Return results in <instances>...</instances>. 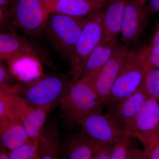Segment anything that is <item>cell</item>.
<instances>
[{
	"label": "cell",
	"mask_w": 159,
	"mask_h": 159,
	"mask_svg": "<svg viewBox=\"0 0 159 159\" xmlns=\"http://www.w3.org/2000/svg\"><path fill=\"white\" fill-rule=\"evenodd\" d=\"M87 18H74L55 13L49 14L43 31L63 60L70 61Z\"/></svg>",
	"instance_id": "6da1fadb"
},
{
	"label": "cell",
	"mask_w": 159,
	"mask_h": 159,
	"mask_svg": "<svg viewBox=\"0 0 159 159\" xmlns=\"http://www.w3.org/2000/svg\"><path fill=\"white\" fill-rule=\"evenodd\" d=\"M59 103L66 120L78 124L89 115L102 111L104 106L88 83L80 80L70 84Z\"/></svg>",
	"instance_id": "7a4b0ae2"
},
{
	"label": "cell",
	"mask_w": 159,
	"mask_h": 159,
	"mask_svg": "<svg viewBox=\"0 0 159 159\" xmlns=\"http://www.w3.org/2000/svg\"><path fill=\"white\" fill-rule=\"evenodd\" d=\"M148 68L141 50L129 51L111 90L107 104L116 105L143 88Z\"/></svg>",
	"instance_id": "3957f363"
},
{
	"label": "cell",
	"mask_w": 159,
	"mask_h": 159,
	"mask_svg": "<svg viewBox=\"0 0 159 159\" xmlns=\"http://www.w3.org/2000/svg\"><path fill=\"white\" fill-rule=\"evenodd\" d=\"M70 84L65 77L42 74L30 82L18 85L17 95L37 106L52 105L60 102Z\"/></svg>",
	"instance_id": "277c9868"
},
{
	"label": "cell",
	"mask_w": 159,
	"mask_h": 159,
	"mask_svg": "<svg viewBox=\"0 0 159 159\" xmlns=\"http://www.w3.org/2000/svg\"><path fill=\"white\" fill-rule=\"evenodd\" d=\"M102 9L94 11L87 18L70 61L71 79L80 70L94 49L105 42Z\"/></svg>",
	"instance_id": "5b68a950"
},
{
	"label": "cell",
	"mask_w": 159,
	"mask_h": 159,
	"mask_svg": "<svg viewBox=\"0 0 159 159\" xmlns=\"http://www.w3.org/2000/svg\"><path fill=\"white\" fill-rule=\"evenodd\" d=\"M82 131L99 145H112L130 138L122 124L110 114L97 112L85 117L79 122Z\"/></svg>",
	"instance_id": "8992f818"
},
{
	"label": "cell",
	"mask_w": 159,
	"mask_h": 159,
	"mask_svg": "<svg viewBox=\"0 0 159 159\" xmlns=\"http://www.w3.org/2000/svg\"><path fill=\"white\" fill-rule=\"evenodd\" d=\"M10 13L15 27L36 38L43 31L50 12L41 0H13Z\"/></svg>",
	"instance_id": "52a82bcc"
},
{
	"label": "cell",
	"mask_w": 159,
	"mask_h": 159,
	"mask_svg": "<svg viewBox=\"0 0 159 159\" xmlns=\"http://www.w3.org/2000/svg\"><path fill=\"white\" fill-rule=\"evenodd\" d=\"M130 137L142 143L145 150L159 139V102L148 98L144 107L126 128Z\"/></svg>",
	"instance_id": "ba28073f"
},
{
	"label": "cell",
	"mask_w": 159,
	"mask_h": 159,
	"mask_svg": "<svg viewBox=\"0 0 159 159\" xmlns=\"http://www.w3.org/2000/svg\"><path fill=\"white\" fill-rule=\"evenodd\" d=\"M17 54L32 56L51 68H55V65L46 49L27 38L15 33L14 31L1 33V62Z\"/></svg>",
	"instance_id": "9c48e42d"
},
{
	"label": "cell",
	"mask_w": 159,
	"mask_h": 159,
	"mask_svg": "<svg viewBox=\"0 0 159 159\" xmlns=\"http://www.w3.org/2000/svg\"><path fill=\"white\" fill-rule=\"evenodd\" d=\"M129 51L125 46L119 43L108 61L88 82L104 106L108 103L111 90Z\"/></svg>",
	"instance_id": "30bf717a"
},
{
	"label": "cell",
	"mask_w": 159,
	"mask_h": 159,
	"mask_svg": "<svg viewBox=\"0 0 159 159\" xmlns=\"http://www.w3.org/2000/svg\"><path fill=\"white\" fill-rule=\"evenodd\" d=\"M148 16L144 2L140 0H127L120 33L122 44L127 48L142 36Z\"/></svg>",
	"instance_id": "8fae6325"
},
{
	"label": "cell",
	"mask_w": 159,
	"mask_h": 159,
	"mask_svg": "<svg viewBox=\"0 0 159 159\" xmlns=\"http://www.w3.org/2000/svg\"><path fill=\"white\" fill-rule=\"evenodd\" d=\"M119 44L117 39H115L97 46L77 75L71 79L70 84L79 80L89 82L108 61Z\"/></svg>",
	"instance_id": "7c38bea8"
},
{
	"label": "cell",
	"mask_w": 159,
	"mask_h": 159,
	"mask_svg": "<svg viewBox=\"0 0 159 159\" xmlns=\"http://www.w3.org/2000/svg\"><path fill=\"white\" fill-rule=\"evenodd\" d=\"M148 98L144 87L118 102L110 114L126 128L144 107Z\"/></svg>",
	"instance_id": "4fadbf2b"
},
{
	"label": "cell",
	"mask_w": 159,
	"mask_h": 159,
	"mask_svg": "<svg viewBox=\"0 0 159 159\" xmlns=\"http://www.w3.org/2000/svg\"><path fill=\"white\" fill-rule=\"evenodd\" d=\"M127 2V0H110L102 9L105 42L117 39L121 33Z\"/></svg>",
	"instance_id": "5bb4252c"
},
{
	"label": "cell",
	"mask_w": 159,
	"mask_h": 159,
	"mask_svg": "<svg viewBox=\"0 0 159 159\" xmlns=\"http://www.w3.org/2000/svg\"><path fill=\"white\" fill-rule=\"evenodd\" d=\"M13 76L25 83L37 79L41 74L40 61L29 55L17 54L6 61Z\"/></svg>",
	"instance_id": "9a60e30c"
},
{
	"label": "cell",
	"mask_w": 159,
	"mask_h": 159,
	"mask_svg": "<svg viewBox=\"0 0 159 159\" xmlns=\"http://www.w3.org/2000/svg\"><path fill=\"white\" fill-rule=\"evenodd\" d=\"M46 8L50 13L77 19L84 18L94 11L101 10L90 0H57Z\"/></svg>",
	"instance_id": "2e32d148"
},
{
	"label": "cell",
	"mask_w": 159,
	"mask_h": 159,
	"mask_svg": "<svg viewBox=\"0 0 159 159\" xmlns=\"http://www.w3.org/2000/svg\"><path fill=\"white\" fill-rule=\"evenodd\" d=\"M0 139L1 148L9 152L31 140L21 123L6 119H0Z\"/></svg>",
	"instance_id": "e0dca14e"
},
{
	"label": "cell",
	"mask_w": 159,
	"mask_h": 159,
	"mask_svg": "<svg viewBox=\"0 0 159 159\" xmlns=\"http://www.w3.org/2000/svg\"><path fill=\"white\" fill-rule=\"evenodd\" d=\"M34 106L18 95H0V119L21 123L26 114Z\"/></svg>",
	"instance_id": "ac0fdd59"
},
{
	"label": "cell",
	"mask_w": 159,
	"mask_h": 159,
	"mask_svg": "<svg viewBox=\"0 0 159 159\" xmlns=\"http://www.w3.org/2000/svg\"><path fill=\"white\" fill-rule=\"evenodd\" d=\"M53 107L52 105H34L26 114L21 124L30 139L38 140L41 137Z\"/></svg>",
	"instance_id": "d6986e66"
},
{
	"label": "cell",
	"mask_w": 159,
	"mask_h": 159,
	"mask_svg": "<svg viewBox=\"0 0 159 159\" xmlns=\"http://www.w3.org/2000/svg\"><path fill=\"white\" fill-rule=\"evenodd\" d=\"M100 145L92 141L83 131L69 139L65 152V159H92Z\"/></svg>",
	"instance_id": "ffe728a7"
},
{
	"label": "cell",
	"mask_w": 159,
	"mask_h": 159,
	"mask_svg": "<svg viewBox=\"0 0 159 159\" xmlns=\"http://www.w3.org/2000/svg\"><path fill=\"white\" fill-rule=\"evenodd\" d=\"M60 146L58 126L52 122L45 127L39 140L38 159H60Z\"/></svg>",
	"instance_id": "44dd1931"
},
{
	"label": "cell",
	"mask_w": 159,
	"mask_h": 159,
	"mask_svg": "<svg viewBox=\"0 0 159 159\" xmlns=\"http://www.w3.org/2000/svg\"><path fill=\"white\" fill-rule=\"evenodd\" d=\"M39 140H31L19 148L9 152V159H38Z\"/></svg>",
	"instance_id": "7402d4cb"
},
{
	"label": "cell",
	"mask_w": 159,
	"mask_h": 159,
	"mask_svg": "<svg viewBox=\"0 0 159 159\" xmlns=\"http://www.w3.org/2000/svg\"><path fill=\"white\" fill-rule=\"evenodd\" d=\"M144 88L148 98L159 99V69L149 67L145 74Z\"/></svg>",
	"instance_id": "603a6c76"
},
{
	"label": "cell",
	"mask_w": 159,
	"mask_h": 159,
	"mask_svg": "<svg viewBox=\"0 0 159 159\" xmlns=\"http://www.w3.org/2000/svg\"><path fill=\"white\" fill-rule=\"evenodd\" d=\"M129 138L111 146L110 159H131L133 148L130 145Z\"/></svg>",
	"instance_id": "cb8c5ba5"
},
{
	"label": "cell",
	"mask_w": 159,
	"mask_h": 159,
	"mask_svg": "<svg viewBox=\"0 0 159 159\" xmlns=\"http://www.w3.org/2000/svg\"><path fill=\"white\" fill-rule=\"evenodd\" d=\"M143 58L148 67L159 69V45L141 49Z\"/></svg>",
	"instance_id": "d4e9b609"
},
{
	"label": "cell",
	"mask_w": 159,
	"mask_h": 159,
	"mask_svg": "<svg viewBox=\"0 0 159 159\" xmlns=\"http://www.w3.org/2000/svg\"><path fill=\"white\" fill-rule=\"evenodd\" d=\"M15 27L11 20L10 8L9 7H0V28L1 33L5 31H13Z\"/></svg>",
	"instance_id": "484cf974"
},
{
	"label": "cell",
	"mask_w": 159,
	"mask_h": 159,
	"mask_svg": "<svg viewBox=\"0 0 159 159\" xmlns=\"http://www.w3.org/2000/svg\"><path fill=\"white\" fill-rule=\"evenodd\" d=\"M13 75L9 67L3 63H0V86H13Z\"/></svg>",
	"instance_id": "4316f807"
},
{
	"label": "cell",
	"mask_w": 159,
	"mask_h": 159,
	"mask_svg": "<svg viewBox=\"0 0 159 159\" xmlns=\"http://www.w3.org/2000/svg\"><path fill=\"white\" fill-rule=\"evenodd\" d=\"M111 146L108 145H102L95 151L92 159H110Z\"/></svg>",
	"instance_id": "83f0119b"
},
{
	"label": "cell",
	"mask_w": 159,
	"mask_h": 159,
	"mask_svg": "<svg viewBox=\"0 0 159 159\" xmlns=\"http://www.w3.org/2000/svg\"><path fill=\"white\" fill-rule=\"evenodd\" d=\"M145 150L148 159H159V139Z\"/></svg>",
	"instance_id": "f1b7e54d"
},
{
	"label": "cell",
	"mask_w": 159,
	"mask_h": 159,
	"mask_svg": "<svg viewBox=\"0 0 159 159\" xmlns=\"http://www.w3.org/2000/svg\"><path fill=\"white\" fill-rule=\"evenodd\" d=\"M148 16L159 11V0H150L148 6H146Z\"/></svg>",
	"instance_id": "f546056e"
},
{
	"label": "cell",
	"mask_w": 159,
	"mask_h": 159,
	"mask_svg": "<svg viewBox=\"0 0 159 159\" xmlns=\"http://www.w3.org/2000/svg\"><path fill=\"white\" fill-rule=\"evenodd\" d=\"M130 159H148L146 151L133 148Z\"/></svg>",
	"instance_id": "4dcf8cb0"
},
{
	"label": "cell",
	"mask_w": 159,
	"mask_h": 159,
	"mask_svg": "<svg viewBox=\"0 0 159 159\" xmlns=\"http://www.w3.org/2000/svg\"><path fill=\"white\" fill-rule=\"evenodd\" d=\"M158 45H159V26L154 34L151 43L148 47H154Z\"/></svg>",
	"instance_id": "1f68e13d"
},
{
	"label": "cell",
	"mask_w": 159,
	"mask_h": 159,
	"mask_svg": "<svg viewBox=\"0 0 159 159\" xmlns=\"http://www.w3.org/2000/svg\"><path fill=\"white\" fill-rule=\"evenodd\" d=\"M92 2L98 6L100 9H104L110 0H90Z\"/></svg>",
	"instance_id": "d6a6232c"
},
{
	"label": "cell",
	"mask_w": 159,
	"mask_h": 159,
	"mask_svg": "<svg viewBox=\"0 0 159 159\" xmlns=\"http://www.w3.org/2000/svg\"><path fill=\"white\" fill-rule=\"evenodd\" d=\"M9 152L4 148H1L0 159H9Z\"/></svg>",
	"instance_id": "836d02e7"
},
{
	"label": "cell",
	"mask_w": 159,
	"mask_h": 159,
	"mask_svg": "<svg viewBox=\"0 0 159 159\" xmlns=\"http://www.w3.org/2000/svg\"><path fill=\"white\" fill-rule=\"evenodd\" d=\"M11 0H0V7H9Z\"/></svg>",
	"instance_id": "e575fe53"
},
{
	"label": "cell",
	"mask_w": 159,
	"mask_h": 159,
	"mask_svg": "<svg viewBox=\"0 0 159 159\" xmlns=\"http://www.w3.org/2000/svg\"><path fill=\"white\" fill-rule=\"evenodd\" d=\"M56 1H57V0H41V1L42 2V3L46 7V6L52 4Z\"/></svg>",
	"instance_id": "d590c367"
},
{
	"label": "cell",
	"mask_w": 159,
	"mask_h": 159,
	"mask_svg": "<svg viewBox=\"0 0 159 159\" xmlns=\"http://www.w3.org/2000/svg\"><path fill=\"white\" fill-rule=\"evenodd\" d=\"M140 1H141V2H144L145 1H147V0H140Z\"/></svg>",
	"instance_id": "8d00e7d4"
}]
</instances>
